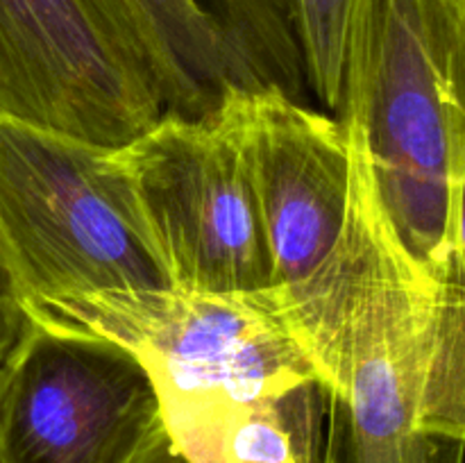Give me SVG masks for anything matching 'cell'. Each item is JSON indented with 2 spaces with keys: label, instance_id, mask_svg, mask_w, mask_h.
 <instances>
[{
  "label": "cell",
  "instance_id": "cell-1",
  "mask_svg": "<svg viewBox=\"0 0 465 463\" xmlns=\"http://www.w3.org/2000/svg\"><path fill=\"white\" fill-rule=\"evenodd\" d=\"M348 139L339 239L309 275L272 289L334 413L336 463H436L465 436L463 280L404 248L361 145Z\"/></svg>",
  "mask_w": 465,
  "mask_h": 463
},
{
  "label": "cell",
  "instance_id": "cell-2",
  "mask_svg": "<svg viewBox=\"0 0 465 463\" xmlns=\"http://www.w3.org/2000/svg\"><path fill=\"white\" fill-rule=\"evenodd\" d=\"M465 0H348L336 118L404 248L463 280Z\"/></svg>",
  "mask_w": 465,
  "mask_h": 463
},
{
  "label": "cell",
  "instance_id": "cell-3",
  "mask_svg": "<svg viewBox=\"0 0 465 463\" xmlns=\"http://www.w3.org/2000/svg\"><path fill=\"white\" fill-rule=\"evenodd\" d=\"M41 330L109 340L153 384L168 438L189 463H223L227 429L263 398L316 381L275 289L207 293L177 286L103 289L27 302Z\"/></svg>",
  "mask_w": 465,
  "mask_h": 463
},
{
  "label": "cell",
  "instance_id": "cell-4",
  "mask_svg": "<svg viewBox=\"0 0 465 463\" xmlns=\"http://www.w3.org/2000/svg\"><path fill=\"white\" fill-rule=\"evenodd\" d=\"M114 148L0 113V261L21 309L59 295L171 286Z\"/></svg>",
  "mask_w": 465,
  "mask_h": 463
},
{
  "label": "cell",
  "instance_id": "cell-5",
  "mask_svg": "<svg viewBox=\"0 0 465 463\" xmlns=\"http://www.w3.org/2000/svg\"><path fill=\"white\" fill-rule=\"evenodd\" d=\"M168 284L207 293L272 286L250 182L239 89L203 116L163 112L114 148Z\"/></svg>",
  "mask_w": 465,
  "mask_h": 463
},
{
  "label": "cell",
  "instance_id": "cell-6",
  "mask_svg": "<svg viewBox=\"0 0 465 463\" xmlns=\"http://www.w3.org/2000/svg\"><path fill=\"white\" fill-rule=\"evenodd\" d=\"M0 113L123 145L163 113L125 0H0Z\"/></svg>",
  "mask_w": 465,
  "mask_h": 463
},
{
  "label": "cell",
  "instance_id": "cell-7",
  "mask_svg": "<svg viewBox=\"0 0 465 463\" xmlns=\"http://www.w3.org/2000/svg\"><path fill=\"white\" fill-rule=\"evenodd\" d=\"M159 422L157 395L132 354L32 325L5 375L0 463H123Z\"/></svg>",
  "mask_w": 465,
  "mask_h": 463
},
{
  "label": "cell",
  "instance_id": "cell-8",
  "mask_svg": "<svg viewBox=\"0 0 465 463\" xmlns=\"http://www.w3.org/2000/svg\"><path fill=\"white\" fill-rule=\"evenodd\" d=\"M163 112L203 116L232 89H275L302 103L295 0H125Z\"/></svg>",
  "mask_w": 465,
  "mask_h": 463
},
{
  "label": "cell",
  "instance_id": "cell-9",
  "mask_svg": "<svg viewBox=\"0 0 465 463\" xmlns=\"http://www.w3.org/2000/svg\"><path fill=\"white\" fill-rule=\"evenodd\" d=\"M239 113L272 286L293 284L330 252L343 227L348 132L336 116L275 89H239Z\"/></svg>",
  "mask_w": 465,
  "mask_h": 463
},
{
  "label": "cell",
  "instance_id": "cell-10",
  "mask_svg": "<svg viewBox=\"0 0 465 463\" xmlns=\"http://www.w3.org/2000/svg\"><path fill=\"white\" fill-rule=\"evenodd\" d=\"M327 395L318 381L250 404L223 443V463H322Z\"/></svg>",
  "mask_w": 465,
  "mask_h": 463
},
{
  "label": "cell",
  "instance_id": "cell-11",
  "mask_svg": "<svg viewBox=\"0 0 465 463\" xmlns=\"http://www.w3.org/2000/svg\"><path fill=\"white\" fill-rule=\"evenodd\" d=\"M304 75L316 98L330 112H339L341 62L348 0H295Z\"/></svg>",
  "mask_w": 465,
  "mask_h": 463
},
{
  "label": "cell",
  "instance_id": "cell-12",
  "mask_svg": "<svg viewBox=\"0 0 465 463\" xmlns=\"http://www.w3.org/2000/svg\"><path fill=\"white\" fill-rule=\"evenodd\" d=\"M30 331L32 322L27 320L25 311L21 309L7 271L0 261V370L7 368V363L12 361V357Z\"/></svg>",
  "mask_w": 465,
  "mask_h": 463
},
{
  "label": "cell",
  "instance_id": "cell-13",
  "mask_svg": "<svg viewBox=\"0 0 465 463\" xmlns=\"http://www.w3.org/2000/svg\"><path fill=\"white\" fill-rule=\"evenodd\" d=\"M123 463H189V461L177 452L175 445H173L171 438H168L163 425L159 422L157 427H153V429H150L139 443H136V448L127 454Z\"/></svg>",
  "mask_w": 465,
  "mask_h": 463
},
{
  "label": "cell",
  "instance_id": "cell-14",
  "mask_svg": "<svg viewBox=\"0 0 465 463\" xmlns=\"http://www.w3.org/2000/svg\"><path fill=\"white\" fill-rule=\"evenodd\" d=\"M5 375H7V368L0 370V398H3V389H5Z\"/></svg>",
  "mask_w": 465,
  "mask_h": 463
},
{
  "label": "cell",
  "instance_id": "cell-15",
  "mask_svg": "<svg viewBox=\"0 0 465 463\" xmlns=\"http://www.w3.org/2000/svg\"><path fill=\"white\" fill-rule=\"evenodd\" d=\"M322 463H336V458L325 449V454H322Z\"/></svg>",
  "mask_w": 465,
  "mask_h": 463
}]
</instances>
